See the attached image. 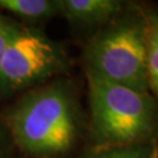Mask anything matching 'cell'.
Wrapping results in <instances>:
<instances>
[{
  "instance_id": "cell-1",
  "label": "cell",
  "mask_w": 158,
  "mask_h": 158,
  "mask_svg": "<svg viewBox=\"0 0 158 158\" xmlns=\"http://www.w3.org/2000/svg\"><path fill=\"white\" fill-rule=\"evenodd\" d=\"M0 119L20 158H67L87 135L79 88L69 76L2 104Z\"/></svg>"
},
{
  "instance_id": "cell-2",
  "label": "cell",
  "mask_w": 158,
  "mask_h": 158,
  "mask_svg": "<svg viewBox=\"0 0 158 158\" xmlns=\"http://www.w3.org/2000/svg\"><path fill=\"white\" fill-rule=\"evenodd\" d=\"M85 76L89 102L87 136L91 149L124 148L157 141L158 101L150 91Z\"/></svg>"
},
{
  "instance_id": "cell-3",
  "label": "cell",
  "mask_w": 158,
  "mask_h": 158,
  "mask_svg": "<svg viewBox=\"0 0 158 158\" xmlns=\"http://www.w3.org/2000/svg\"><path fill=\"white\" fill-rule=\"evenodd\" d=\"M85 75L139 91L149 90L144 11L127 8L83 44Z\"/></svg>"
},
{
  "instance_id": "cell-4",
  "label": "cell",
  "mask_w": 158,
  "mask_h": 158,
  "mask_svg": "<svg viewBox=\"0 0 158 158\" xmlns=\"http://www.w3.org/2000/svg\"><path fill=\"white\" fill-rule=\"evenodd\" d=\"M70 68L72 57L61 42L49 38L45 29L12 20L0 63V103L5 104L25 91L68 76Z\"/></svg>"
},
{
  "instance_id": "cell-5",
  "label": "cell",
  "mask_w": 158,
  "mask_h": 158,
  "mask_svg": "<svg viewBox=\"0 0 158 158\" xmlns=\"http://www.w3.org/2000/svg\"><path fill=\"white\" fill-rule=\"evenodd\" d=\"M127 8L128 5L121 0H59V17L85 42Z\"/></svg>"
},
{
  "instance_id": "cell-6",
  "label": "cell",
  "mask_w": 158,
  "mask_h": 158,
  "mask_svg": "<svg viewBox=\"0 0 158 158\" xmlns=\"http://www.w3.org/2000/svg\"><path fill=\"white\" fill-rule=\"evenodd\" d=\"M0 13L21 25L44 29L59 17V0H0Z\"/></svg>"
},
{
  "instance_id": "cell-7",
  "label": "cell",
  "mask_w": 158,
  "mask_h": 158,
  "mask_svg": "<svg viewBox=\"0 0 158 158\" xmlns=\"http://www.w3.org/2000/svg\"><path fill=\"white\" fill-rule=\"evenodd\" d=\"M147 21V68L149 90L158 101V10L144 11Z\"/></svg>"
},
{
  "instance_id": "cell-8",
  "label": "cell",
  "mask_w": 158,
  "mask_h": 158,
  "mask_svg": "<svg viewBox=\"0 0 158 158\" xmlns=\"http://www.w3.org/2000/svg\"><path fill=\"white\" fill-rule=\"evenodd\" d=\"M77 158H158V142L110 149L89 148Z\"/></svg>"
},
{
  "instance_id": "cell-9",
  "label": "cell",
  "mask_w": 158,
  "mask_h": 158,
  "mask_svg": "<svg viewBox=\"0 0 158 158\" xmlns=\"http://www.w3.org/2000/svg\"><path fill=\"white\" fill-rule=\"evenodd\" d=\"M0 158H20L6 127L0 119Z\"/></svg>"
},
{
  "instance_id": "cell-10",
  "label": "cell",
  "mask_w": 158,
  "mask_h": 158,
  "mask_svg": "<svg viewBox=\"0 0 158 158\" xmlns=\"http://www.w3.org/2000/svg\"><path fill=\"white\" fill-rule=\"evenodd\" d=\"M11 25L12 20L11 18L6 17L5 14L0 13V63L5 53L6 46L10 39V34H11Z\"/></svg>"
}]
</instances>
